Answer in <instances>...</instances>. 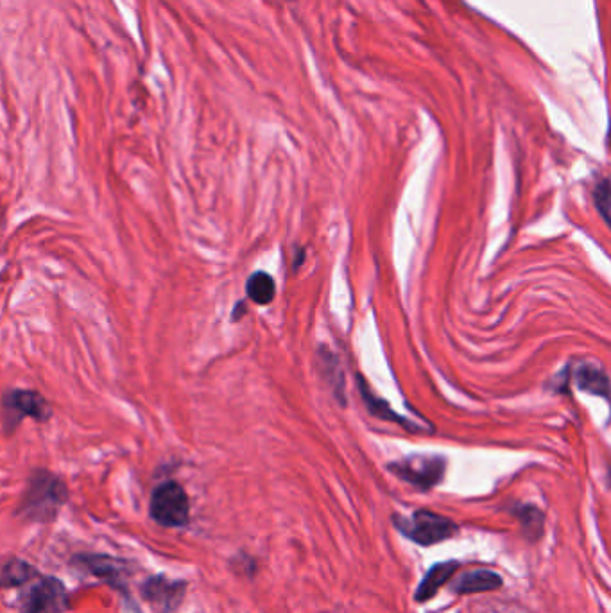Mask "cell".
Masks as SVG:
<instances>
[{
	"label": "cell",
	"mask_w": 611,
	"mask_h": 613,
	"mask_svg": "<svg viewBox=\"0 0 611 613\" xmlns=\"http://www.w3.org/2000/svg\"><path fill=\"white\" fill-rule=\"evenodd\" d=\"M65 499H67V488L60 477L45 470H38L29 479L22 510L26 511L31 519L47 520L49 517H54V513L60 510Z\"/></svg>",
	"instance_id": "6da1fadb"
},
{
	"label": "cell",
	"mask_w": 611,
	"mask_h": 613,
	"mask_svg": "<svg viewBox=\"0 0 611 613\" xmlns=\"http://www.w3.org/2000/svg\"><path fill=\"white\" fill-rule=\"evenodd\" d=\"M393 524L405 538L422 547L441 544L457 533L454 520L429 510L414 511L411 517L396 515L393 517Z\"/></svg>",
	"instance_id": "7a4b0ae2"
},
{
	"label": "cell",
	"mask_w": 611,
	"mask_h": 613,
	"mask_svg": "<svg viewBox=\"0 0 611 613\" xmlns=\"http://www.w3.org/2000/svg\"><path fill=\"white\" fill-rule=\"evenodd\" d=\"M151 517L164 527H181L189 522V497L174 481L160 484L151 497Z\"/></svg>",
	"instance_id": "3957f363"
},
{
	"label": "cell",
	"mask_w": 611,
	"mask_h": 613,
	"mask_svg": "<svg viewBox=\"0 0 611 613\" xmlns=\"http://www.w3.org/2000/svg\"><path fill=\"white\" fill-rule=\"evenodd\" d=\"M2 411L6 424L13 429L20 425L24 418H33L44 424L51 418V406L44 395L35 389H13L2 398Z\"/></svg>",
	"instance_id": "277c9868"
},
{
	"label": "cell",
	"mask_w": 611,
	"mask_h": 613,
	"mask_svg": "<svg viewBox=\"0 0 611 613\" xmlns=\"http://www.w3.org/2000/svg\"><path fill=\"white\" fill-rule=\"evenodd\" d=\"M389 470L405 483L418 486L422 490H431L432 486H436L443 479L445 459L441 456H411L389 465Z\"/></svg>",
	"instance_id": "5b68a950"
},
{
	"label": "cell",
	"mask_w": 611,
	"mask_h": 613,
	"mask_svg": "<svg viewBox=\"0 0 611 613\" xmlns=\"http://www.w3.org/2000/svg\"><path fill=\"white\" fill-rule=\"evenodd\" d=\"M67 608V592L56 579H42L22 597V613H63Z\"/></svg>",
	"instance_id": "8992f818"
},
{
	"label": "cell",
	"mask_w": 611,
	"mask_h": 613,
	"mask_svg": "<svg viewBox=\"0 0 611 613\" xmlns=\"http://www.w3.org/2000/svg\"><path fill=\"white\" fill-rule=\"evenodd\" d=\"M459 567H461V563L456 562V560H448V562L436 563L434 567L427 570V574L423 576L420 585L414 592L416 603L431 601L432 597L438 594L439 588L447 585L448 581L454 578V574L459 570Z\"/></svg>",
	"instance_id": "52a82bcc"
},
{
	"label": "cell",
	"mask_w": 611,
	"mask_h": 613,
	"mask_svg": "<svg viewBox=\"0 0 611 613\" xmlns=\"http://www.w3.org/2000/svg\"><path fill=\"white\" fill-rule=\"evenodd\" d=\"M502 578H500L497 572H491V570H472V572H466L461 574L459 578L454 581L452 590L456 594H479V592H493V590H499L502 587Z\"/></svg>",
	"instance_id": "ba28073f"
},
{
	"label": "cell",
	"mask_w": 611,
	"mask_h": 613,
	"mask_svg": "<svg viewBox=\"0 0 611 613\" xmlns=\"http://www.w3.org/2000/svg\"><path fill=\"white\" fill-rule=\"evenodd\" d=\"M246 293L251 302L257 305H269L275 300L276 284L271 275L264 271L253 273L246 282Z\"/></svg>",
	"instance_id": "9c48e42d"
},
{
	"label": "cell",
	"mask_w": 611,
	"mask_h": 613,
	"mask_svg": "<svg viewBox=\"0 0 611 613\" xmlns=\"http://www.w3.org/2000/svg\"><path fill=\"white\" fill-rule=\"evenodd\" d=\"M577 384H579V388L585 389V391L592 393V395L608 398V391H610L608 377L599 368L581 366L579 372H577Z\"/></svg>",
	"instance_id": "30bf717a"
},
{
	"label": "cell",
	"mask_w": 611,
	"mask_h": 613,
	"mask_svg": "<svg viewBox=\"0 0 611 613\" xmlns=\"http://www.w3.org/2000/svg\"><path fill=\"white\" fill-rule=\"evenodd\" d=\"M31 578H33V569L27 563L15 560V562H9L0 572V585L18 587V585L27 583Z\"/></svg>",
	"instance_id": "8fae6325"
},
{
	"label": "cell",
	"mask_w": 611,
	"mask_h": 613,
	"mask_svg": "<svg viewBox=\"0 0 611 613\" xmlns=\"http://www.w3.org/2000/svg\"><path fill=\"white\" fill-rule=\"evenodd\" d=\"M362 397H364V400H366L368 409H370L373 415L379 416V418H382V420H393V422H396V424L405 425L407 429H411L409 425L405 424V420L402 418V416H398L396 413H393V411L389 409L386 402H382L380 398L373 397L370 389H366L364 386H362Z\"/></svg>",
	"instance_id": "7c38bea8"
},
{
	"label": "cell",
	"mask_w": 611,
	"mask_h": 613,
	"mask_svg": "<svg viewBox=\"0 0 611 613\" xmlns=\"http://www.w3.org/2000/svg\"><path fill=\"white\" fill-rule=\"evenodd\" d=\"M518 519L522 520L525 531L531 533L533 531V538L536 540L538 536L542 535L543 529V515L542 511L536 510L533 506H522L518 511Z\"/></svg>",
	"instance_id": "4fadbf2b"
},
{
	"label": "cell",
	"mask_w": 611,
	"mask_h": 613,
	"mask_svg": "<svg viewBox=\"0 0 611 613\" xmlns=\"http://www.w3.org/2000/svg\"><path fill=\"white\" fill-rule=\"evenodd\" d=\"M595 201H597V207L603 214L604 221H608L610 219V185H608V180H604L595 190Z\"/></svg>",
	"instance_id": "5bb4252c"
}]
</instances>
